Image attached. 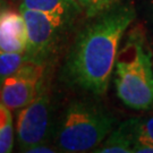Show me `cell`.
I'll list each match as a JSON object with an SVG mask.
<instances>
[{"mask_svg":"<svg viewBox=\"0 0 153 153\" xmlns=\"http://www.w3.org/2000/svg\"><path fill=\"white\" fill-rule=\"evenodd\" d=\"M135 17L134 6L119 1L91 17L66 57L62 67L66 82L97 97L103 95L115 71L120 42Z\"/></svg>","mask_w":153,"mask_h":153,"instance_id":"cell-1","label":"cell"},{"mask_svg":"<svg viewBox=\"0 0 153 153\" xmlns=\"http://www.w3.org/2000/svg\"><path fill=\"white\" fill-rule=\"evenodd\" d=\"M115 66L117 95L134 110L153 108V59L140 25L127 31Z\"/></svg>","mask_w":153,"mask_h":153,"instance_id":"cell-2","label":"cell"},{"mask_svg":"<svg viewBox=\"0 0 153 153\" xmlns=\"http://www.w3.org/2000/svg\"><path fill=\"white\" fill-rule=\"evenodd\" d=\"M115 117L103 107L90 100H74L64 110L55 131L59 152H93L109 135Z\"/></svg>","mask_w":153,"mask_h":153,"instance_id":"cell-3","label":"cell"},{"mask_svg":"<svg viewBox=\"0 0 153 153\" xmlns=\"http://www.w3.org/2000/svg\"><path fill=\"white\" fill-rule=\"evenodd\" d=\"M44 61L27 59L0 82V102L11 111L21 110L42 93Z\"/></svg>","mask_w":153,"mask_h":153,"instance_id":"cell-4","label":"cell"},{"mask_svg":"<svg viewBox=\"0 0 153 153\" xmlns=\"http://www.w3.org/2000/svg\"><path fill=\"white\" fill-rule=\"evenodd\" d=\"M27 28V48L26 58L36 61H44L51 53L59 41L62 31L68 21L60 16H56L44 11L33 10L19 7Z\"/></svg>","mask_w":153,"mask_h":153,"instance_id":"cell-5","label":"cell"},{"mask_svg":"<svg viewBox=\"0 0 153 153\" xmlns=\"http://www.w3.org/2000/svg\"><path fill=\"white\" fill-rule=\"evenodd\" d=\"M52 131V103L47 93H41L19 110L16 136L19 151L26 152L38 144L48 143Z\"/></svg>","mask_w":153,"mask_h":153,"instance_id":"cell-6","label":"cell"},{"mask_svg":"<svg viewBox=\"0 0 153 153\" xmlns=\"http://www.w3.org/2000/svg\"><path fill=\"white\" fill-rule=\"evenodd\" d=\"M27 28L23 15L9 7L0 14V52L25 53Z\"/></svg>","mask_w":153,"mask_h":153,"instance_id":"cell-7","label":"cell"},{"mask_svg":"<svg viewBox=\"0 0 153 153\" xmlns=\"http://www.w3.org/2000/svg\"><path fill=\"white\" fill-rule=\"evenodd\" d=\"M21 7L60 16L68 22H73L83 13L75 0H22Z\"/></svg>","mask_w":153,"mask_h":153,"instance_id":"cell-8","label":"cell"},{"mask_svg":"<svg viewBox=\"0 0 153 153\" xmlns=\"http://www.w3.org/2000/svg\"><path fill=\"white\" fill-rule=\"evenodd\" d=\"M134 138L127 121L111 131L93 152L95 153H133Z\"/></svg>","mask_w":153,"mask_h":153,"instance_id":"cell-9","label":"cell"},{"mask_svg":"<svg viewBox=\"0 0 153 153\" xmlns=\"http://www.w3.org/2000/svg\"><path fill=\"white\" fill-rule=\"evenodd\" d=\"M10 111L0 102V153H9L14 148V127Z\"/></svg>","mask_w":153,"mask_h":153,"instance_id":"cell-10","label":"cell"},{"mask_svg":"<svg viewBox=\"0 0 153 153\" xmlns=\"http://www.w3.org/2000/svg\"><path fill=\"white\" fill-rule=\"evenodd\" d=\"M126 121L129 126L134 143L145 142L153 144V115L131 118Z\"/></svg>","mask_w":153,"mask_h":153,"instance_id":"cell-11","label":"cell"},{"mask_svg":"<svg viewBox=\"0 0 153 153\" xmlns=\"http://www.w3.org/2000/svg\"><path fill=\"white\" fill-rule=\"evenodd\" d=\"M26 60L25 53L17 52H0V82L14 74Z\"/></svg>","mask_w":153,"mask_h":153,"instance_id":"cell-12","label":"cell"},{"mask_svg":"<svg viewBox=\"0 0 153 153\" xmlns=\"http://www.w3.org/2000/svg\"><path fill=\"white\" fill-rule=\"evenodd\" d=\"M79 7L82 8L83 13L91 18L99 15L100 13L107 10L112 5H115L118 0H75Z\"/></svg>","mask_w":153,"mask_h":153,"instance_id":"cell-13","label":"cell"},{"mask_svg":"<svg viewBox=\"0 0 153 153\" xmlns=\"http://www.w3.org/2000/svg\"><path fill=\"white\" fill-rule=\"evenodd\" d=\"M27 153H53L58 152L57 146H51L48 143H42V144H38L35 146L30 148L26 151Z\"/></svg>","mask_w":153,"mask_h":153,"instance_id":"cell-14","label":"cell"},{"mask_svg":"<svg viewBox=\"0 0 153 153\" xmlns=\"http://www.w3.org/2000/svg\"><path fill=\"white\" fill-rule=\"evenodd\" d=\"M144 14L153 31V0H144Z\"/></svg>","mask_w":153,"mask_h":153,"instance_id":"cell-15","label":"cell"},{"mask_svg":"<svg viewBox=\"0 0 153 153\" xmlns=\"http://www.w3.org/2000/svg\"><path fill=\"white\" fill-rule=\"evenodd\" d=\"M6 8H8V2H7V0H0V14L5 10Z\"/></svg>","mask_w":153,"mask_h":153,"instance_id":"cell-16","label":"cell"},{"mask_svg":"<svg viewBox=\"0 0 153 153\" xmlns=\"http://www.w3.org/2000/svg\"><path fill=\"white\" fill-rule=\"evenodd\" d=\"M151 50H152V59H153V47L151 48Z\"/></svg>","mask_w":153,"mask_h":153,"instance_id":"cell-17","label":"cell"}]
</instances>
